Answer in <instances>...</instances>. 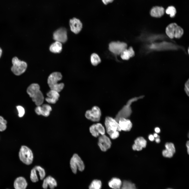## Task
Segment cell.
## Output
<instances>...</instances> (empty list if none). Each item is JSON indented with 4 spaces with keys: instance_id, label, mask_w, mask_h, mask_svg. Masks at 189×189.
Instances as JSON below:
<instances>
[{
    "instance_id": "obj_24",
    "label": "cell",
    "mask_w": 189,
    "mask_h": 189,
    "mask_svg": "<svg viewBox=\"0 0 189 189\" xmlns=\"http://www.w3.org/2000/svg\"><path fill=\"white\" fill-rule=\"evenodd\" d=\"M122 182L120 179L113 178L108 182L109 187L113 189H120Z\"/></svg>"
},
{
    "instance_id": "obj_3",
    "label": "cell",
    "mask_w": 189,
    "mask_h": 189,
    "mask_svg": "<svg viewBox=\"0 0 189 189\" xmlns=\"http://www.w3.org/2000/svg\"><path fill=\"white\" fill-rule=\"evenodd\" d=\"M19 156L20 160L24 164L30 165L33 162L34 155L31 150L25 145L22 146L19 153Z\"/></svg>"
},
{
    "instance_id": "obj_11",
    "label": "cell",
    "mask_w": 189,
    "mask_h": 189,
    "mask_svg": "<svg viewBox=\"0 0 189 189\" xmlns=\"http://www.w3.org/2000/svg\"><path fill=\"white\" fill-rule=\"evenodd\" d=\"M98 145L102 151H106L111 147V142L109 138L104 134L99 137Z\"/></svg>"
},
{
    "instance_id": "obj_18",
    "label": "cell",
    "mask_w": 189,
    "mask_h": 189,
    "mask_svg": "<svg viewBox=\"0 0 189 189\" xmlns=\"http://www.w3.org/2000/svg\"><path fill=\"white\" fill-rule=\"evenodd\" d=\"M146 140L143 137H138L134 141V143L132 146L133 149L134 150H141L143 148L146 147Z\"/></svg>"
},
{
    "instance_id": "obj_20",
    "label": "cell",
    "mask_w": 189,
    "mask_h": 189,
    "mask_svg": "<svg viewBox=\"0 0 189 189\" xmlns=\"http://www.w3.org/2000/svg\"><path fill=\"white\" fill-rule=\"evenodd\" d=\"M27 185L26 180L22 177L17 178L14 183V187L15 189H26Z\"/></svg>"
},
{
    "instance_id": "obj_27",
    "label": "cell",
    "mask_w": 189,
    "mask_h": 189,
    "mask_svg": "<svg viewBox=\"0 0 189 189\" xmlns=\"http://www.w3.org/2000/svg\"><path fill=\"white\" fill-rule=\"evenodd\" d=\"M91 61L92 64L94 66H96L101 61L100 58L96 54H92L91 56Z\"/></svg>"
},
{
    "instance_id": "obj_42",
    "label": "cell",
    "mask_w": 189,
    "mask_h": 189,
    "mask_svg": "<svg viewBox=\"0 0 189 189\" xmlns=\"http://www.w3.org/2000/svg\"><path fill=\"white\" fill-rule=\"evenodd\" d=\"M171 189V188H168V189Z\"/></svg>"
},
{
    "instance_id": "obj_40",
    "label": "cell",
    "mask_w": 189,
    "mask_h": 189,
    "mask_svg": "<svg viewBox=\"0 0 189 189\" xmlns=\"http://www.w3.org/2000/svg\"><path fill=\"white\" fill-rule=\"evenodd\" d=\"M153 135L154 138H155L158 137L159 136L156 133H154Z\"/></svg>"
},
{
    "instance_id": "obj_25",
    "label": "cell",
    "mask_w": 189,
    "mask_h": 189,
    "mask_svg": "<svg viewBox=\"0 0 189 189\" xmlns=\"http://www.w3.org/2000/svg\"><path fill=\"white\" fill-rule=\"evenodd\" d=\"M62 49L61 43L56 41L52 44L50 46V50L54 53H59L61 51Z\"/></svg>"
},
{
    "instance_id": "obj_13",
    "label": "cell",
    "mask_w": 189,
    "mask_h": 189,
    "mask_svg": "<svg viewBox=\"0 0 189 189\" xmlns=\"http://www.w3.org/2000/svg\"><path fill=\"white\" fill-rule=\"evenodd\" d=\"M69 24L71 30L76 34L79 33L82 28V23L79 19L76 18L70 19Z\"/></svg>"
},
{
    "instance_id": "obj_12",
    "label": "cell",
    "mask_w": 189,
    "mask_h": 189,
    "mask_svg": "<svg viewBox=\"0 0 189 189\" xmlns=\"http://www.w3.org/2000/svg\"><path fill=\"white\" fill-rule=\"evenodd\" d=\"M89 130L92 135L94 137H97L100 135H103L105 133V129L104 127L100 123H97L91 125Z\"/></svg>"
},
{
    "instance_id": "obj_5",
    "label": "cell",
    "mask_w": 189,
    "mask_h": 189,
    "mask_svg": "<svg viewBox=\"0 0 189 189\" xmlns=\"http://www.w3.org/2000/svg\"><path fill=\"white\" fill-rule=\"evenodd\" d=\"M70 166L72 172L76 174L77 169L80 171H83L85 169L84 163L81 158L77 154L72 155L70 161Z\"/></svg>"
},
{
    "instance_id": "obj_10",
    "label": "cell",
    "mask_w": 189,
    "mask_h": 189,
    "mask_svg": "<svg viewBox=\"0 0 189 189\" xmlns=\"http://www.w3.org/2000/svg\"><path fill=\"white\" fill-rule=\"evenodd\" d=\"M54 39L61 43L65 42L67 40V32L64 28H60L55 31L53 34Z\"/></svg>"
},
{
    "instance_id": "obj_15",
    "label": "cell",
    "mask_w": 189,
    "mask_h": 189,
    "mask_svg": "<svg viewBox=\"0 0 189 189\" xmlns=\"http://www.w3.org/2000/svg\"><path fill=\"white\" fill-rule=\"evenodd\" d=\"M121 130L125 131H129L131 129L132 124L130 120L127 118H120L118 120Z\"/></svg>"
},
{
    "instance_id": "obj_7",
    "label": "cell",
    "mask_w": 189,
    "mask_h": 189,
    "mask_svg": "<svg viewBox=\"0 0 189 189\" xmlns=\"http://www.w3.org/2000/svg\"><path fill=\"white\" fill-rule=\"evenodd\" d=\"M46 173L44 169L40 166H34L31 170L30 177L31 181L36 182L39 181L38 175L40 179L43 180L45 178Z\"/></svg>"
},
{
    "instance_id": "obj_23",
    "label": "cell",
    "mask_w": 189,
    "mask_h": 189,
    "mask_svg": "<svg viewBox=\"0 0 189 189\" xmlns=\"http://www.w3.org/2000/svg\"><path fill=\"white\" fill-rule=\"evenodd\" d=\"M178 26L175 23H171L167 27L166 32L167 35L170 38H174V34L176 29Z\"/></svg>"
},
{
    "instance_id": "obj_30",
    "label": "cell",
    "mask_w": 189,
    "mask_h": 189,
    "mask_svg": "<svg viewBox=\"0 0 189 189\" xmlns=\"http://www.w3.org/2000/svg\"><path fill=\"white\" fill-rule=\"evenodd\" d=\"M183 33V29L178 25L176 27L174 34V37L176 38H180Z\"/></svg>"
},
{
    "instance_id": "obj_34",
    "label": "cell",
    "mask_w": 189,
    "mask_h": 189,
    "mask_svg": "<svg viewBox=\"0 0 189 189\" xmlns=\"http://www.w3.org/2000/svg\"><path fill=\"white\" fill-rule=\"evenodd\" d=\"M102 2L105 5H106L109 3H112L114 0H101Z\"/></svg>"
},
{
    "instance_id": "obj_14",
    "label": "cell",
    "mask_w": 189,
    "mask_h": 189,
    "mask_svg": "<svg viewBox=\"0 0 189 189\" xmlns=\"http://www.w3.org/2000/svg\"><path fill=\"white\" fill-rule=\"evenodd\" d=\"M51 110V106L47 104H43L41 106H37L35 109V111L38 115H41L45 117L49 115Z\"/></svg>"
},
{
    "instance_id": "obj_33",
    "label": "cell",
    "mask_w": 189,
    "mask_h": 189,
    "mask_svg": "<svg viewBox=\"0 0 189 189\" xmlns=\"http://www.w3.org/2000/svg\"><path fill=\"white\" fill-rule=\"evenodd\" d=\"M188 80L186 83L185 85V90L186 92L188 95L189 94V84Z\"/></svg>"
},
{
    "instance_id": "obj_2",
    "label": "cell",
    "mask_w": 189,
    "mask_h": 189,
    "mask_svg": "<svg viewBox=\"0 0 189 189\" xmlns=\"http://www.w3.org/2000/svg\"><path fill=\"white\" fill-rule=\"evenodd\" d=\"M62 77L61 74L59 72H54L51 74L48 79V83L51 90L60 92L63 88L64 84L63 83H58Z\"/></svg>"
},
{
    "instance_id": "obj_35",
    "label": "cell",
    "mask_w": 189,
    "mask_h": 189,
    "mask_svg": "<svg viewBox=\"0 0 189 189\" xmlns=\"http://www.w3.org/2000/svg\"><path fill=\"white\" fill-rule=\"evenodd\" d=\"M0 123L7 124V122L6 120L5 119L2 117L0 116Z\"/></svg>"
},
{
    "instance_id": "obj_41",
    "label": "cell",
    "mask_w": 189,
    "mask_h": 189,
    "mask_svg": "<svg viewBox=\"0 0 189 189\" xmlns=\"http://www.w3.org/2000/svg\"><path fill=\"white\" fill-rule=\"evenodd\" d=\"M2 50L1 49V48L0 47V58L2 54Z\"/></svg>"
},
{
    "instance_id": "obj_29",
    "label": "cell",
    "mask_w": 189,
    "mask_h": 189,
    "mask_svg": "<svg viewBox=\"0 0 189 189\" xmlns=\"http://www.w3.org/2000/svg\"><path fill=\"white\" fill-rule=\"evenodd\" d=\"M165 12L167 14H169L170 17L172 18L174 17L176 12L175 7L172 6L168 7Z\"/></svg>"
},
{
    "instance_id": "obj_17",
    "label": "cell",
    "mask_w": 189,
    "mask_h": 189,
    "mask_svg": "<svg viewBox=\"0 0 189 189\" xmlns=\"http://www.w3.org/2000/svg\"><path fill=\"white\" fill-rule=\"evenodd\" d=\"M165 149L162 152L163 156L166 158L172 157L175 152V149L174 144L171 143H167L165 144Z\"/></svg>"
},
{
    "instance_id": "obj_16",
    "label": "cell",
    "mask_w": 189,
    "mask_h": 189,
    "mask_svg": "<svg viewBox=\"0 0 189 189\" xmlns=\"http://www.w3.org/2000/svg\"><path fill=\"white\" fill-rule=\"evenodd\" d=\"M57 185L56 180L51 176H48L44 179L42 186L44 189H47L48 186L51 189H54Z\"/></svg>"
},
{
    "instance_id": "obj_39",
    "label": "cell",
    "mask_w": 189,
    "mask_h": 189,
    "mask_svg": "<svg viewBox=\"0 0 189 189\" xmlns=\"http://www.w3.org/2000/svg\"><path fill=\"white\" fill-rule=\"evenodd\" d=\"M160 140L159 138V136L158 137L156 138L155 139V141L157 143H159V142H160Z\"/></svg>"
},
{
    "instance_id": "obj_9",
    "label": "cell",
    "mask_w": 189,
    "mask_h": 189,
    "mask_svg": "<svg viewBox=\"0 0 189 189\" xmlns=\"http://www.w3.org/2000/svg\"><path fill=\"white\" fill-rule=\"evenodd\" d=\"M127 44L125 43L120 41H113L109 44V49L110 51L116 55H120L122 52L127 49Z\"/></svg>"
},
{
    "instance_id": "obj_8",
    "label": "cell",
    "mask_w": 189,
    "mask_h": 189,
    "mask_svg": "<svg viewBox=\"0 0 189 189\" xmlns=\"http://www.w3.org/2000/svg\"><path fill=\"white\" fill-rule=\"evenodd\" d=\"M101 112L99 108L97 106L93 107L91 110L87 111L85 116L88 119L92 121L97 122L100 120Z\"/></svg>"
},
{
    "instance_id": "obj_32",
    "label": "cell",
    "mask_w": 189,
    "mask_h": 189,
    "mask_svg": "<svg viewBox=\"0 0 189 189\" xmlns=\"http://www.w3.org/2000/svg\"><path fill=\"white\" fill-rule=\"evenodd\" d=\"M7 128L6 124L2 123H0V132L4 131Z\"/></svg>"
},
{
    "instance_id": "obj_6",
    "label": "cell",
    "mask_w": 189,
    "mask_h": 189,
    "mask_svg": "<svg viewBox=\"0 0 189 189\" xmlns=\"http://www.w3.org/2000/svg\"><path fill=\"white\" fill-rule=\"evenodd\" d=\"M105 124L107 132L109 135L117 132L121 130L118 122L111 117H106Z\"/></svg>"
},
{
    "instance_id": "obj_36",
    "label": "cell",
    "mask_w": 189,
    "mask_h": 189,
    "mask_svg": "<svg viewBox=\"0 0 189 189\" xmlns=\"http://www.w3.org/2000/svg\"><path fill=\"white\" fill-rule=\"evenodd\" d=\"M149 139L151 141H153L155 139V138L153 135L152 134L150 135L148 137Z\"/></svg>"
},
{
    "instance_id": "obj_22",
    "label": "cell",
    "mask_w": 189,
    "mask_h": 189,
    "mask_svg": "<svg viewBox=\"0 0 189 189\" xmlns=\"http://www.w3.org/2000/svg\"><path fill=\"white\" fill-rule=\"evenodd\" d=\"M121 58L125 60H128L130 58L133 57L135 55V52L132 47H130L128 49L124 50L121 53Z\"/></svg>"
},
{
    "instance_id": "obj_28",
    "label": "cell",
    "mask_w": 189,
    "mask_h": 189,
    "mask_svg": "<svg viewBox=\"0 0 189 189\" xmlns=\"http://www.w3.org/2000/svg\"><path fill=\"white\" fill-rule=\"evenodd\" d=\"M102 183L100 180H93L89 186V189H101Z\"/></svg>"
},
{
    "instance_id": "obj_19",
    "label": "cell",
    "mask_w": 189,
    "mask_h": 189,
    "mask_svg": "<svg viewBox=\"0 0 189 189\" xmlns=\"http://www.w3.org/2000/svg\"><path fill=\"white\" fill-rule=\"evenodd\" d=\"M47 97L45 99L48 103L51 104H55L58 100L60 96L59 92L51 90L46 94Z\"/></svg>"
},
{
    "instance_id": "obj_21",
    "label": "cell",
    "mask_w": 189,
    "mask_h": 189,
    "mask_svg": "<svg viewBox=\"0 0 189 189\" xmlns=\"http://www.w3.org/2000/svg\"><path fill=\"white\" fill-rule=\"evenodd\" d=\"M164 12L165 10L163 7L157 6L152 8L150 11V14L153 17H160L164 15Z\"/></svg>"
},
{
    "instance_id": "obj_37",
    "label": "cell",
    "mask_w": 189,
    "mask_h": 189,
    "mask_svg": "<svg viewBox=\"0 0 189 189\" xmlns=\"http://www.w3.org/2000/svg\"><path fill=\"white\" fill-rule=\"evenodd\" d=\"M186 146L187 148V152L188 154H189V141H187L186 143Z\"/></svg>"
},
{
    "instance_id": "obj_38",
    "label": "cell",
    "mask_w": 189,
    "mask_h": 189,
    "mask_svg": "<svg viewBox=\"0 0 189 189\" xmlns=\"http://www.w3.org/2000/svg\"><path fill=\"white\" fill-rule=\"evenodd\" d=\"M155 131L156 133H159L160 132V129L158 127H156L155 129Z\"/></svg>"
},
{
    "instance_id": "obj_1",
    "label": "cell",
    "mask_w": 189,
    "mask_h": 189,
    "mask_svg": "<svg viewBox=\"0 0 189 189\" xmlns=\"http://www.w3.org/2000/svg\"><path fill=\"white\" fill-rule=\"evenodd\" d=\"M27 91L36 106H40L42 104L44 98L38 84L33 83L31 84L27 88Z\"/></svg>"
},
{
    "instance_id": "obj_31",
    "label": "cell",
    "mask_w": 189,
    "mask_h": 189,
    "mask_svg": "<svg viewBox=\"0 0 189 189\" xmlns=\"http://www.w3.org/2000/svg\"><path fill=\"white\" fill-rule=\"evenodd\" d=\"M17 108L18 112V116L20 117H22L25 113L24 108L21 106H18L17 107Z\"/></svg>"
},
{
    "instance_id": "obj_26",
    "label": "cell",
    "mask_w": 189,
    "mask_h": 189,
    "mask_svg": "<svg viewBox=\"0 0 189 189\" xmlns=\"http://www.w3.org/2000/svg\"><path fill=\"white\" fill-rule=\"evenodd\" d=\"M120 189H136L135 185L128 181H124L122 183Z\"/></svg>"
},
{
    "instance_id": "obj_4",
    "label": "cell",
    "mask_w": 189,
    "mask_h": 189,
    "mask_svg": "<svg viewBox=\"0 0 189 189\" xmlns=\"http://www.w3.org/2000/svg\"><path fill=\"white\" fill-rule=\"evenodd\" d=\"M12 63L13 65L11 68V70L15 75H20L26 70L27 67V63L19 60L17 57H13L12 60Z\"/></svg>"
}]
</instances>
